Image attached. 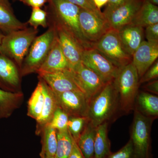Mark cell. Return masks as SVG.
<instances>
[{
    "label": "cell",
    "instance_id": "cell-1",
    "mask_svg": "<svg viewBox=\"0 0 158 158\" xmlns=\"http://www.w3.org/2000/svg\"><path fill=\"white\" fill-rule=\"evenodd\" d=\"M138 72L132 62L119 68L113 85L118 98L119 109L128 114L135 109L139 89Z\"/></svg>",
    "mask_w": 158,
    "mask_h": 158
},
{
    "label": "cell",
    "instance_id": "cell-2",
    "mask_svg": "<svg viewBox=\"0 0 158 158\" xmlns=\"http://www.w3.org/2000/svg\"><path fill=\"white\" fill-rule=\"evenodd\" d=\"M54 15L53 23L67 31L84 49L92 48L82 33L79 21L81 8L67 0H49Z\"/></svg>",
    "mask_w": 158,
    "mask_h": 158
},
{
    "label": "cell",
    "instance_id": "cell-3",
    "mask_svg": "<svg viewBox=\"0 0 158 158\" xmlns=\"http://www.w3.org/2000/svg\"><path fill=\"white\" fill-rule=\"evenodd\" d=\"M118 109L117 93L113 82H109L99 93L89 100L87 117L90 123L97 127L107 122Z\"/></svg>",
    "mask_w": 158,
    "mask_h": 158
},
{
    "label": "cell",
    "instance_id": "cell-4",
    "mask_svg": "<svg viewBox=\"0 0 158 158\" xmlns=\"http://www.w3.org/2000/svg\"><path fill=\"white\" fill-rule=\"evenodd\" d=\"M37 33V30L33 28L26 27L5 34L0 48V54L11 59L21 69Z\"/></svg>",
    "mask_w": 158,
    "mask_h": 158
},
{
    "label": "cell",
    "instance_id": "cell-5",
    "mask_svg": "<svg viewBox=\"0 0 158 158\" xmlns=\"http://www.w3.org/2000/svg\"><path fill=\"white\" fill-rule=\"evenodd\" d=\"M56 36L53 24L45 33L35 38L23 62L22 75L37 72L48 56Z\"/></svg>",
    "mask_w": 158,
    "mask_h": 158
},
{
    "label": "cell",
    "instance_id": "cell-6",
    "mask_svg": "<svg viewBox=\"0 0 158 158\" xmlns=\"http://www.w3.org/2000/svg\"><path fill=\"white\" fill-rule=\"evenodd\" d=\"M114 65L121 68L132 62V56L122 43L118 31L111 29L92 45Z\"/></svg>",
    "mask_w": 158,
    "mask_h": 158
},
{
    "label": "cell",
    "instance_id": "cell-7",
    "mask_svg": "<svg viewBox=\"0 0 158 158\" xmlns=\"http://www.w3.org/2000/svg\"><path fill=\"white\" fill-rule=\"evenodd\" d=\"M135 110L131 129V139L136 158H149L150 134L153 118Z\"/></svg>",
    "mask_w": 158,
    "mask_h": 158
},
{
    "label": "cell",
    "instance_id": "cell-8",
    "mask_svg": "<svg viewBox=\"0 0 158 158\" xmlns=\"http://www.w3.org/2000/svg\"><path fill=\"white\" fill-rule=\"evenodd\" d=\"M79 21L82 33L92 45L112 29L103 12L96 13L81 8Z\"/></svg>",
    "mask_w": 158,
    "mask_h": 158
},
{
    "label": "cell",
    "instance_id": "cell-9",
    "mask_svg": "<svg viewBox=\"0 0 158 158\" xmlns=\"http://www.w3.org/2000/svg\"><path fill=\"white\" fill-rule=\"evenodd\" d=\"M81 62L93 71L106 83L112 82L119 68L96 49H85L82 54Z\"/></svg>",
    "mask_w": 158,
    "mask_h": 158
},
{
    "label": "cell",
    "instance_id": "cell-10",
    "mask_svg": "<svg viewBox=\"0 0 158 158\" xmlns=\"http://www.w3.org/2000/svg\"><path fill=\"white\" fill-rule=\"evenodd\" d=\"M54 94L59 106L69 117H87L89 100L81 91L69 90Z\"/></svg>",
    "mask_w": 158,
    "mask_h": 158
},
{
    "label": "cell",
    "instance_id": "cell-11",
    "mask_svg": "<svg viewBox=\"0 0 158 158\" xmlns=\"http://www.w3.org/2000/svg\"><path fill=\"white\" fill-rule=\"evenodd\" d=\"M144 0H129L110 10L103 12L111 28L118 31L130 24L141 8Z\"/></svg>",
    "mask_w": 158,
    "mask_h": 158
},
{
    "label": "cell",
    "instance_id": "cell-12",
    "mask_svg": "<svg viewBox=\"0 0 158 158\" xmlns=\"http://www.w3.org/2000/svg\"><path fill=\"white\" fill-rule=\"evenodd\" d=\"M70 71L78 86L89 101L106 85L98 75L82 63Z\"/></svg>",
    "mask_w": 158,
    "mask_h": 158
},
{
    "label": "cell",
    "instance_id": "cell-13",
    "mask_svg": "<svg viewBox=\"0 0 158 158\" xmlns=\"http://www.w3.org/2000/svg\"><path fill=\"white\" fill-rule=\"evenodd\" d=\"M57 38L70 70L79 66L81 62L83 52L85 49L76 40L64 29L53 23Z\"/></svg>",
    "mask_w": 158,
    "mask_h": 158
},
{
    "label": "cell",
    "instance_id": "cell-14",
    "mask_svg": "<svg viewBox=\"0 0 158 158\" xmlns=\"http://www.w3.org/2000/svg\"><path fill=\"white\" fill-rule=\"evenodd\" d=\"M38 73L39 77L46 83L55 93H62L69 90L81 91L75 81L70 69Z\"/></svg>",
    "mask_w": 158,
    "mask_h": 158
},
{
    "label": "cell",
    "instance_id": "cell-15",
    "mask_svg": "<svg viewBox=\"0 0 158 158\" xmlns=\"http://www.w3.org/2000/svg\"><path fill=\"white\" fill-rule=\"evenodd\" d=\"M158 44L143 41L132 56V63L137 69L139 79L157 60Z\"/></svg>",
    "mask_w": 158,
    "mask_h": 158
},
{
    "label": "cell",
    "instance_id": "cell-16",
    "mask_svg": "<svg viewBox=\"0 0 158 158\" xmlns=\"http://www.w3.org/2000/svg\"><path fill=\"white\" fill-rule=\"evenodd\" d=\"M44 96V101L42 112L37 120L36 133L37 135L42 132L46 126L50 122L54 113L59 107L56 95L48 85L39 77Z\"/></svg>",
    "mask_w": 158,
    "mask_h": 158
},
{
    "label": "cell",
    "instance_id": "cell-17",
    "mask_svg": "<svg viewBox=\"0 0 158 158\" xmlns=\"http://www.w3.org/2000/svg\"><path fill=\"white\" fill-rule=\"evenodd\" d=\"M18 66L9 58L0 54V88L10 91L20 84Z\"/></svg>",
    "mask_w": 158,
    "mask_h": 158
},
{
    "label": "cell",
    "instance_id": "cell-18",
    "mask_svg": "<svg viewBox=\"0 0 158 158\" xmlns=\"http://www.w3.org/2000/svg\"><path fill=\"white\" fill-rule=\"evenodd\" d=\"M65 69H70V68L56 34L48 56L37 73L50 72Z\"/></svg>",
    "mask_w": 158,
    "mask_h": 158
},
{
    "label": "cell",
    "instance_id": "cell-19",
    "mask_svg": "<svg viewBox=\"0 0 158 158\" xmlns=\"http://www.w3.org/2000/svg\"><path fill=\"white\" fill-rule=\"evenodd\" d=\"M117 31L123 47L132 56L133 54L144 41V28L128 25Z\"/></svg>",
    "mask_w": 158,
    "mask_h": 158
},
{
    "label": "cell",
    "instance_id": "cell-20",
    "mask_svg": "<svg viewBox=\"0 0 158 158\" xmlns=\"http://www.w3.org/2000/svg\"><path fill=\"white\" fill-rule=\"evenodd\" d=\"M27 27L12 12L7 0H0V30L6 34Z\"/></svg>",
    "mask_w": 158,
    "mask_h": 158
},
{
    "label": "cell",
    "instance_id": "cell-21",
    "mask_svg": "<svg viewBox=\"0 0 158 158\" xmlns=\"http://www.w3.org/2000/svg\"><path fill=\"white\" fill-rule=\"evenodd\" d=\"M21 92L7 91L0 88V119L8 118L22 103Z\"/></svg>",
    "mask_w": 158,
    "mask_h": 158
},
{
    "label": "cell",
    "instance_id": "cell-22",
    "mask_svg": "<svg viewBox=\"0 0 158 158\" xmlns=\"http://www.w3.org/2000/svg\"><path fill=\"white\" fill-rule=\"evenodd\" d=\"M135 109L144 116L152 118L158 116V97L148 92H138L135 103Z\"/></svg>",
    "mask_w": 158,
    "mask_h": 158
},
{
    "label": "cell",
    "instance_id": "cell-23",
    "mask_svg": "<svg viewBox=\"0 0 158 158\" xmlns=\"http://www.w3.org/2000/svg\"><path fill=\"white\" fill-rule=\"evenodd\" d=\"M156 23H158V6L144 1L141 8L129 25L144 28Z\"/></svg>",
    "mask_w": 158,
    "mask_h": 158
},
{
    "label": "cell",
    "instance_id": "cell-24",
    "mask_svg": "<svg viewBox=\"0 0 158 158\" xmlns=\"http://www.w3.org/2000/svg\"><path fill=\"white\" fill-rule=\"evenodd\" d=\"M96 127L88 122L76 142L85 158H94Z\"/></svg>",
    "mask_w": 158,
    "mask_h": 158
},
{
    "label": "cell",
    "instance_id": "cell-25",
    "mask_svg": "<svg viewBox=\"0 0 158 158\" xmlns=\"http://www.w3.org/2000/svg\"><path fill=\"white\" fill-rule=\"evenodd\" d=\"M108 126V123L105 122L97 127L94 158H107L111 154Z\"/></svg>",
    "mask_w": 158,
    "mask_h": 158
},
{
    "label": "cell",
    "instance_id": "cell-26",
    "mask_svg": "<svg viewBox=\"0 0 158 158\" xmlns=\"http://www.w3.org/2000/svg\"><path fill=\"white\" fill-rule=\"evenodd\" d=\"M41 134H42V148L40 156L48 158H55L57 145L56 130L48 124Z\"/></svg>",
    "mask_w": 158,
    "mask_h": 158
},
{
    "label": "cell",
    "instance_id": "cell-27",
    "mask_svg": "<svg viewBox=\"0 0 158 158\" xmlns=\"http://www.w3.org/2000/svg\"><path fill=\"white\" fill-rule=\"evenodd\" d=\"M44 101V96L42 85L39 81L28 102V116L37 120L42 112Z\"/></svg>",
    "mask_w": 158,
    "mask_h": 158
},
{
    "label": "cell",
    "instance_id": "cell-28",
    "mask_svg": "<svg viewBox=\"0 0 158 158\" xmlns=\"http://www.w3.org/2000/svg\"><path fill=\"white\" fill-rule=\"evenodd\" d=\"M57 145L55 158H68L71 152L74 140L68 130L57 131Z\"/></svg>",
    "mask_w": 158,
    "mask_h": 158
},
{
    "label": "cell",
    "instance_id": "cell-29",
    "mask_svg": "<svg viewBox=\"0 0 158 158\" xmlns=\"http://www.w3.org/2000/svg\"><path fill=\"white\" fill-rule=\"evenodd\" d=\"M88 122L89 120L87 117H69L67 130L76 142L78 140Z\"/></svg>",
    "mask_w": 158,
    "mask_h": 158
},
{
    "label": "cell",
    "instance_id": "cell-30",
    "mask_svg": "<svg viewBox=\"0 0 158 158\" xmlns=\"http://www.w3.org/2000/svg\"><path fill=\"white\" fill-rule=\"evenodd\" d=\"M69 118L68 115L59 106L55 111L52 118L48 124L56 131H65L67 130Z\"/></svg>",
    "mask_w": 158,
    "mask_h": 158
},
{
    "label": "cell",
    "instance_id": "cell-31",
    "mask_svg": "<svg viewBox=\"0 0 158 158\" xmlns=\"http://www.w3.org/2000/svg\"><path fill=\"white\" fill-rule=\"evenodd\" d=\"M47 12L39 8H33L28 23L33 27L37 30L39 26L45 28L47 27Z\"/></svg>",
    "mask_w": 158,
    "mask_h": 158
},
{
    "label": "cell",
    "instance_id": "cell-32",
    "mask_svg": "<svg viewBox=\"0 0 158 158\" xmlns=\"http://www.w3.org/2000/svg\"><path fill=\"white\" fill-rule=\"evenodd\" d=\"M107 158H136L134 146L130 139L128 142L117 152L111 153Z\"/></svg>",
    "mask_w": 158,
    "mask_h": 158
},
{
    "label": "cell",
    "instance_id": "cell-33",
    "mask_svg": "<svg viewBox=\"0 0 158 158\" xmlns=\"http://www.w3.org/2000/svg\"><path fill=\"white\" fill-rule=\"evenodd\" d=\"M158 77V59L144 73L141 78L139 79V84L146 83L150 81L155 80Z\"/></svg>",
    "mask_w": 158,
    "mask_h": 158
},
{
    "label": "cell",
    "instance_id": "cell-34",
    "mask_svg": "<svg viewBox=\"0 0 158 158\" xmlns=\"http://www.w3.org/2000/svg\"><path fill=\"white\" fill-rule=\"evenodd\" d=\"M145 28L144 35L148 42L158 44V23Z\"/></svg>",
    "mask_w": 158,
    "mask_h": 158
},
{
    "label": "cell",
    "instance_id": "cell-35",
    "mask_svg": "<svg viewBox=\"0 0 158 158\" xmlns=\"http://www.w3.org/2000/svg\"><path fill=\"white\" fill-rule=\"evenodd\" d=\"M69 2L79 6L80 8L93 11L96 13H101L94 3L93 0H67Z\"/></svg>",
    "mask_w": 158,
    "mask_h": 158
},
{
    "label": "cell",
    "instance_id": "cell-36",
    "mask_svg": "<svg viewBox=\"0 0 158 158\" xmlns=\"http://www.w3.org/2000/svg\"><path fill=\"white\" fill-rule=\"evenodd\" d=\"M144 90L155 95L158 94V81L152 80L148 82L143 87Z\"/></svg>",
    "mask_w": 158,
    "mask_h": 158
},
{
    "label": "cell",
    "instance_id": "cell-37",
    "mask_svg": "<svg viewBox=\"0 0 158 158\" xmlns=\"http://www.w3.org/2000/svg\"><path fill=\"white\" fill-rule=\"evenodd\" d=\"M68 158H85L75 141H74L73 147L71 152Z\"/></svg>",
    "mask_w": 158,
    "mask_h": 158
},
{
    "label": "cell",
    "instance_id": "cell-38",
    "mask_svg": "<svg viewBox=\"0 0 158 158\" xmlns=\"http://www.w3.org/2000/svg\"><path fill=\"white\" fill-rule=\"evenodd\" d=\"M23 2L31 6L33 8H39L42 7L45 4L47 0H23Z\"/></svg>",
    "mask_w": 158,
    "mask_h": 158
},
{
    "label": "cell",
    "instance_id": "cell-39",
    "mask_svg": "<svg viewBox=\"0 0 158 158\" xmlns=\"http://www.w3.org/2000/svg\"><path fill=\"white\" fill-rule=\"evenodd\" d=\"M129 0H109L104 11H110Z\"/></svg>",
    "mask_w": 158,
    "mask_h": 158
},
{
    "label": "cell",
    "instance_id": "cell-40",
    "mask_svg": "<svg viewBox=\"0 0 158 158\" xmlns=\"http://www.w3.org/2000/svg\"><path fill=\"white\" fill-rule=\"evenodd\" d=\"M94 5L99 10L106 4H108L109 0H93Z\"/></svg>",
    "mask_w": 158,
    "mask_h": 158
},
{
    "label": "cell",
    "instance_id": "cell-41",
    "mask_svg": "<svg viewBox=\"0 0 158 158\" xmlns=\"http://www.w3.org/2000/svg\"><path fill=\"white\" fill-rule=\"evenodd\" d=\"M144 1L152 3L156 6H157L158 5V0H144Z\"/></svg>",
    "mask_w": 158,
    "mask_h": 158
},
{
    "label": "cell",
    "instance_id": "cell-42",
    "mask_svg": "<svg viewBox=\"0 0 158 158\" xmlns=\"http://www.w3.org/2000/svg\"><path fill=\"white\" fill-rule=\"evenodd\" d=\"M5 34L2 31L0 30V48H1V44H2V40L3 37H4Z\"/></svg>",
    "mask_w": 158,
    "mask_h": 158
},
{
    "label": "cell",
    "instance_id": "cell-43",
    "mask_svg": "<svg viewBox=\"0 0 158 158\" xmlns=\"http://www.w3.org/2000/svg\"><path fill=\"white\" fill-rule=\"evenodd\" d=\"M40 157H41V158H48L45 157V156H40Z\"/></svg>",
    "mask_w": 158,
    "mask_h": 158
}]
</instances>
